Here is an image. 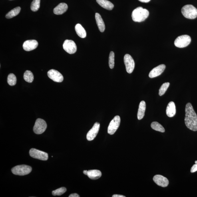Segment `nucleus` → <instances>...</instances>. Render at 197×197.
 Segmentation results:
<instances>
[{
  "mask_svg": "<svg viewBox=\"0 0 197 197\" xmlns=\"http://www.w3.org/2000/svg\"><path fill=\"white\" fill-rule=\"evenodd\" d=\"M67 191V189L65 187H61L52 192V195L54 196L61 195Z\"/></svg>",
  "mask_w": 197,
  "mask_h": 197,
  "instance_id": "c85d7f7f",
  "label": "nucleus"
},
{
  "mask_svg": "<svg viewBox=\"0 0 197 197\" xmlns=\"http://www.w3.org/2000/svg\"><path fill=\"white\" fill-rule=\"evenodd\" d=\"M23 78L25 81L31 83L33 81L34 75L31 71L27 70L24 73Z\"/></svg>",
  "mask_w": 197,
  "mask_h": 197,
  "instance_id": "393cba45",
  "label": "nucleus"
},
{
  "mask_svg": "<svg viewBox=\"0 0 197 197\" xmlns=\"http://www.w3.org/2000/svg\"><path fill=\"white\" fill-rule=\"evenodd\" d=\"M191 38L187 35L179 36L175 40L174 44L177 47L183 48L187 47L190 44Z\"/></svg>",
  "mask_w": 197,
  "mask_h": 197,
  "instance_id": "39448f33",
  "label": "nucleus"
},
{
  "mask_svg": "<svg viewBox=\"0 0 197 197\" xmlns=\"http://www.w3.org/2000/svg\"><path fill=\"white\" fill-rule=\"evenodd\" d=\"M124 61L127 72L128 73H132L134 69L135 63L132 56L129 54H126L124 56Z\"/></svg>",
  "mask_w": 197,
  "mask_h": 197,
  "instance_id": "9d476101",
  "label": "nucleus"
},
{
  "mask_svg": "<svg viewBox=\"0 0 197 197\" xmlns=\"http://www.w3.org/2000/svg\"><path fill=\"white\" fill-rule=\"evenodd\" d=\"M166 66L164 64H161L153 68L149 74L150 78H153L157 77L163 72L165 69Z\"/></svg>",
  "mask_w": 197,
  "mask_h": 197,
  "instance_id": "2eb2a0df",
  "label": "nucleus"
},
{
  "mask_svg": "<svg viewBox=\"0 0 197 197\" xmlns=\"http://www.w3.org/2000/svg\"><path fill=\"white\" fill-rule=\"evenodd\" d=\"M48 77L53 81L60 83L63 81L64 78L60 72L55 69H52L48 72Z\"/></svg>",
  "mask_w": 197,
  "mask_h": 197,
  "instance_id": "9b49d317",
  "label": "nucleus"
},
{
  "mask_svg": "<svg viewBox=\"0 0 197 197\" xmlns=\"http://www.w3.org/2000/svg\"><path fill=\"white\" fill-rule=\"evenodd\" d=\"M7 82L9 85L14 86L17 83V78L13 73L10 74L7 78Z\"/></svg>",
  "mask_w": 197,
  "mask_h": 197,
  "instance_id": "a878e982",
  "label": "nucleus"
},
{
  "mask_svg": "<svg viewBox=\"0 0 197 197\" xmlns=\"http://www.w3.org/2000/svg\"><path fill=\"white\" fill-rule=\"evenodd\" d=\"M76 33L79 37L84 38L86 37L87 33L83 27L80 24H76L75 27Z\"/></svg>",
  "mask_w": 197,
  "mask_h": 197,
  "instance_id": "4be33fe9",
  "label": "nucleus"
},
{
  "mask_svg": "<svg viewBox=\"0 0 197 197\" xmlns=\"http://www.w3.org/2000/svg\"><path fill=\"white\" fill-rule=\"evenodd\" d=\"M29 154L31 157L41 160L46 161L48 158V154L47 153L36 149H31L30 150Z\"/></svg>",
  "mask_w": 197,
  "mask_h": 197,
  "instance_id": "0eeeda50",
  "label": "nucleus"
},
{
  "mask_svg": "<svg viewBox=\"0 0 197 197\" xmlns=\"http://www.w3.org/2000/svg\"><path fill=\"white\" fill-rule=\"evenodd\" d=\"M149 14L147 10L141 7H138L132 12V19L134 22L140 23L144 21L148 17Z\"/></svg>",
  "mask_w": 197,
  "mask_h": 197,
  "instance_id": "f03ea898",
  "label": "nucleus"
},
{
  "mask_svg": "<svg viewBox=\"0 0 197 197\" xmlns=\"http://www.w3.org/2000/svg\"><path fill=\"white\" fill-rule=\"evenodd\" d=\"M195 163L197 164V161H195Z\"/></svg>",
  "mask_w": 197,
  "mask_h": 197,
  "instance_id": "f704fd0d",
  "label": "nucleus"
},
{
  "mask_svg": "<svg viewBox=\"0 0 197 197\" xmlns=\"http://www.w3.org/2000/svg\"><path fill=\"white\" fill-rule=\"evenodd\" d=\"M112 197H125V196L122 195H114L112 196Z\"/></svg>",
  "mask_w": 197,
  "mask_h": 197,
  "instance_id": "473e14b6",
  "label": "nucleus"
},
{
  "mask_svg": "<svg viewBox=\"0 0 197 197\" xmlns=\"http://www.w3.org/2000/svg\"><path fill=\"white\" fill-rule=\"evenodd\" d=\"M176 109L175 104L173 102H170L169 103L166 109L167 115L169 117H172L175 115Z\"/></svg>",
  "mask_w": 197,
  "mask_h": 197,
  "instance_id": "f3484780",
  "label": "nucleus"
},
{
  "mask_svg": "<svg viewBox=\"0 0 197 197\" xmlns=\"http://www.w3.org/2000/svg\"><path fill=\"white\" fill-rule=\"evenodd\" d=\"M102 173L98 170H87V175L88 177L92 180H97L101 177Z\"/></svg>",
  "mask_w": 197,
  "mask_h": 197,
  "instance_id": "6ab92c4d",
  "label": "nucleus"
},
{
  "mask_svg": "<svg viewBox=\"0 0 197 197\" xmlns=\"http://www.w3.org/2000/svg\"><path fill=\"white\" fill-rule=\"evenodd\" d=\"M115 54L113 52H110L109 57V65L111 69H113L114 67Z\"/></svg>",
  "mask_w": 197,
  "mask_h": 197,
  "instance_id": "c756f323",
  "label": "nucleus"
},
{
  "mask_svg": "<svg viewBox=\"0 0 197 197\" xmlns=\"http://www.w3.org/2000/svg\"><path fill=\"white\" fill-rule=\"evenodd\" d=\"M40 0H33L31 5V9L33 11H37L40 7Z\"/></svg>",
  "mask_w": 197,
  "mask_h": 197,
  "instance_id": "bb28decb",
  "label": "nucleus"
},
{
  "mask_svg": "<svg viewBox=\"0 0 197 197\" xmlns=\"http://www.w3.org/2000/svg\"><path fill=\"white\" fill-rule=\"evenodd\" d=\"M100 127L99 123L96 122L94 124L93 127L88 132L87 135V139L89 141L93 140L96 137L98 133Z\"/></svg>",
  "mask_w": 197,
  "mask_h": 197,
  "instance_id": "f8f14e48",
  "label": "nucleus"
},
{
  "mask_svg": "<svg viewBox=\"0 0 197 197\" xmlns=\"http://www.w3.org/2000/svg\"><path fill=\"white\" fill-rule=\"evenodd\" d=\"M63 49L70 54H73L77 51V46L75 42L71 40H67L63 44Z\"/></svg>",
  "mask_w": 197,
  "mask_h": 197,
  "instance_id": "1a4fd4ad",
  "label": "nucleus"
},
{
  "mask_svg": "<svg viewBox=\"0 0 197 197\" xmlns=\"http://www.w3.org/2000/svg\"><path fill=\"white\" fill-rule=\"evenodd\" d=\"M32 170L31 166L22 165L14 167L12 169L11 171L13 174L16 175L24 176L29 174Z\"/></svg>",
  "mask_w": 197,
  "mask_h": 197,
  "instance_id": "20e7f679",
  "label": "nucleus"
},
{
  "mask_svg": "<svg viewBox=\"0 0 197 197\" xmlns=\"http://www.w3.org/2000/svg\"><path fill=\"white\" fill-rule=\"evenodd\" d=\"M170 85V83H168V82L162 84L159 90V95L160 96L164 95V94L166 93V90H167L168 88L169 87Z\"/></svg>",
  "mask_w": 197,
  "mask_h": 197,
  "instance_id": "cd10ccee",
  "label": "nucleus"
},
{
  "mask_svg": "<svg viewBox=\"0 0 197 197\" xmlns=\"http://www.w3.org/2000/svg\"><path fill=\"white\" fill-rule=\"evenodd\" d=\"M153 180L157 185L163 187L168 186L169 183L167 178L161 175H156L154 177Z\"/></svg>",
  "mask_w": 197,
  "mask_h": 197,
  "instance_id": "ddd939ff",
  "label": "nucleus"
},
{
  "mask_svg": "<svg viewBox=\"0 0 197 197\" xmlns=\"http://www.w3.org/2000/svg\"><path fill=\"white\" fill-rule=\"evenodd\" d=\"M182 13L187 19H194L197 17V9L192 5L184 6L182 8Z\"/></svg>",
  "mask_w": 197,
  "mask_h": 197,
  "instance_id": "7ed1b4c3",
  "label": "nucleus"
},
{
  "mask_svg": "<svg viewBox=\"0 0 197 197\" xmlns=\"http://www.w3.org/2000/svg\"><path fill=\"white\" fill-rule=\"evenodd\" d=\"M38 42L35 40H29L24 42L23 48L26 51H31L35 49L38 46Z\"/></svg>",
  "mask_w": 197,
  "mask_h": 197,
  "instance_id": "4468645a",
  "label": "nucleus"
},
{
  "mask_svg": "<svg viewBox=\"0 0 197 197\" xmlns=\"http://www.w3.org/2000/svg\"><path fill=\"white\" fill-rule=\"evenodd\" d=\"M47 124L44 120L38 118L36 120L33 131L35 133L37 134H43L47 128Z\"/></svg>",
  "mask_w": 197,
  "mask_h": 197,
  "instance_id": "423d86ee",
  "label": "nucleus"
},
{
  "mask_svg": "<svg viewBox=\"0 0 197 197\" xmlns=\"http://www.w3.org/2000/svg\"><path fill=\"white\" fill-rule=\"evenodd\" d=\"M68 9L67 4L60 3L53 10L54 13L56 15H61L67 11Z\"/></svg>",
  "mask_w": 197,
  "mask_h": 197,
  "instance_id": "dca6fc26",
  "label": "nucleus"
},
{
  "mask_svg": "<svg viewBox=\"0 0 197 197\" xmlns=\"http://www.w3.org/2000/svg\"><path fill=\"white\" fill-rule=\"evenodd\" d=\"M95 18L96 23L100 31L103 32L105 31V26L104 22L103 20L101 15L99 14L96 13L95 15Z\"/></svg>",
  "mask_w": 197,
  "mask_h": 197,
  "instance_id": "a211bd4d",
  "label": "nucleus"
},
{
  "mask_svg": "<svg viewBox=\"0 0 197 197\" xmlns=\"http://www.w3.org/2000/svg\"><path fill=\"white\" fill-rule=\"evenodd\" d=\"M185 123L189 129L196 132L197 131V115L191 104L188 103L186 106Z\"/></svg>",
  "mask_w": 197,
  "mask_h": 197,
  "instance_id": "f257e3e1",
  "label": "nucleus"
},
{
  "mask_svg": "<svg viewBox=\"0 0 197 197\" xmlns=\"http://www.w3.org/2000/svg\"><path fill=\"white\" fill-rule=\"evenodd\" d=\"M197 171V164H195L193 166L191 170V172L193 173Z\"/></svg>",
  "mask_w": 197,
  "mask_h": 197,
  "instance_id": "7c9ffc66",
  "label": "nucleus"
},
{
  "mask_svg": "<svg viewBox=\"0 0 197 197\" xmlns=\"http://www.w3.org/2000/svg\"><path fill=\"white\" fill-rule=\"evenodd\" d=\"M151 127L152 129L161 132H164L165 131L164 128L161 124L157 122H153L151 124Z\"/></svg>",
  "mask_w": 197,
  "mask_h": 197,
  "instance_id": "b1692460",
  "label": "nucleus"
},
{
  "mask_svg": "<svg viewBox=\"0 0 197 197\" xmlns=\"http://www.w3.org/2000/svg\"><path fill=\"white\" fill-rule=\"evenodd\" d=\"M21 10V8L20 7H16L7 13L6 15V17L7 19H11L19 15Z\"/></svg>",
  "mask_w": 197,
  "mask_h": 197,
  "instance_id": "5701e85b",
  "label": "nucleus"
},
{
  "mask_svg": "<svg viewBox=\"0 0 197 197\" xmlns=\"http://www.w3.org/2000/svg\"><path fill=\"white\" fill-rule=\"evenodd\" d=\"M146 103L144 101H142L140 103L137 114L138 120H141L144 118L146 110Z\"/></svg>",
  "mask_w": 197,
  "mask_h": 197,
  "instance_id": "412c9836",
  "label": "nucleus"
},
{
  "mask_svg": "<svg viewBox=\"0 0 197 197\" xmlns=\"http://www.w3.org/2000/svg\"><path fill=\"white\" fill-rule=\"evenodd\" d=\"M120 123V118L119 116H116L110 122L108 128V133L113 135L119 127Z\"/></svg>",
  "mask_w": 197,
  "mask_h": 197,
  "instance_id": "6e6552de",
  "label": "nucleus"
},
{
  "mask_svg": "<svg viewBox=\"0 0 197 197\" xmlns=\"http://www.w3.org/2000/svg\"><path fill=\"white\" fill-rule=\"evenodd\" d=\"M96 2L102 7L108 10H111L114 7L113 4L107 0H96Z\"/></svg>",
  "mask_w": 197,
  "mask_h": 197,
  "instance_id": "aec40b11",
  "label": "nucleus"
},
{
  "mask_svg": "<svg viewBox=\"0 0 197 197\" xmlns=\"http://www.w3.org/2000/svg\"><path fill=\"white\" fill-rule=\"evenodd\" d=\"M138 1L142 2L148 3L150 1V0H138Z\"/></svg>",
  "mask_w": 197,
  "mask_h": 197,
  "instance_id": "72a5a7b5",
  "label": "nucleus"
},
{
  "mask_svg": "<svg viewBox=\"0 0 197 197\" xmlns=\"http://www.w3.org/2000/svg\"><path fill=\"white\" fill-rule=\"evenodd\" d=\"M69 197H79L80 196L79 195L76 193H75V194H73L70 195L69 196Z\"/></svg>",
  "mask_w": 197,
  "mask_h": 197,
  "instance_id": "2f4dec72",
  "label": "nucleus"
}]
</instances>
